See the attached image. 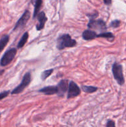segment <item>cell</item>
<instances>
[{"instance_id":"obj_1","label":"cell","mask_w":126,"mask_h":127,"mask_svg":"<svg viewBox=\"0 0 126 127\" xmlns=\"http://www.w3.org/2000/svg\"><path fill=\"white\" fill-rule=\"evenodd\" d=\"M77 45L76 40L72 39L70 35L65 33L61 35L57 40L56 47L58 50H63L65 48L74 47Z\"/></svg>"},{"instance_id":"obj_2","label":"cell","mask_w":126,"mask_h":127,"mask_svg":"<svg viewBox=\"0 0 126 127\" xmlns=\"http://www.w3.org/2000/svg\"><path fill=\"white\" fill-rule=\"evenodd\" d=\"M112 71L115 80L119 85H123L124 84L125 80L124 78L122 65L117 63H114L112 64Z\"/></svg>"},{"instance_id":"obj_3","label":"cell","mask_w":126,"mask_h":127,"mask_svg":"<svg viewBox=\"0 0 126 127\" xmlns=\"http://www.w3.org/2000/svg\"><path fill=\"white\" fill-rule=\"evenodd\" d=\"M31 82V74L28 72L26 73L23 76L21 84L16 87L12 91V94H17L22 93L27 86L30 84Z\"/></svg>"},{"instance_id":"obj_4","label":"cell","mask_w":126,"mask_h":127,"mask_svg":"<svg viewBox=\"0 0 126 127\" xmlns=\"http://www.w3.org/2000/svg\"><path fill=\"white\" fill-rule=\"evenodd\" d=\"M17 53V49L15 48H11L5 52L4 55L1 58L0 61V64L2 66H6L8 65L14 60Z\"/></svg>"},{"instance_id":"obj_5","label":"cell","mask_w":126,"mask_h":127,"mask_svg":"<svg viewBox=\"0 0 126 127\" xmlns=\"http://www.w3.org/2000/svg\"><path fill=\"white\" fill-rule=\"evenodd\" d=\"M87 26L89 28L95 29L99 31H105L107 29L106 24L103 20L95 19V18L90 19Z\"/></svg>"},{"instance_id":"obj_6","label":"cell","mask_w":126,"mask_h":127,"mask_svg":"<svg viewBox=\"0 0 126 127\" xmlns=\"http://www.w3.org/2000/svg\"><path fill=\"white\" fill-rule=\"evenodd\" d=\"M30 17V12L28 10H25L22 16H21V18L17 21V23L15 25L14 27L13 31H16L19 29H22L27 24V21L29 20Z\"/></svg>"},{"instance_id":"obj_7","label":"cell","mask_w":126,"mask_h":127,"mask_svg":"<svg viewBox=\"0 0 126 127\" xmlns=\"http://www.w3.org/2000/svg\"><path fill=\"white\" fill-rule=\"evenodd\" d=\"M81 91L77 84L74 81H70L69 83V89H68L67 99L75 97L80 94Z\"/></svg>"},{"instance_id":"obj_8","label":"cell","mask_w":126,"mask_h":127,"mask_svg":"<svg viewBox=\"0 0 126 127\" xmlns=\"http://www.w3.org/2000/svg\"><path fill=\"white\" fill-rule=\"evenodd\" d=\"M56 88L57 94L59 96L63 97L68 89V81L63 79L58 83V85L56 86Z\"/></svg>"},{"instance_id":"obj_9","label":"cell","mask_w":126,"mask_h":127,"mask_svg":"<svg viewBox=\"0 0 126 127\" xmlns=\"http://www.w3.org/2000/svg\"><path fill=\"white\" fill-rule=\"evenodd\" d=\"M37 16H38V23L36 26V28H37V31H41V30L44 28V25H45V23L47 20H48V19L46 16L45 13L43 11L38 14Z\"/></svg>"},{"instance_id":"obj_10","label":"cell","mask_w":126,"mask_h":127,"mask_svg":"<svg viewBox=\"0 0 126 127\" xmlns=\"http://www.w3.org/2000/svg\"><path fill=\"white\" fill-rule=\"evenodd\" d=\"M38 91L46 95H53L57 94L56 86H49L44 87L42 89H40Z\"/></svg>"},{"instance_id":"obj_11","label":"cell","mask_w":126,"mask_h":127,"mask_svg":"<svg viewBox=\"0 0 126 127\" xmlns=\"http://www.w3.org/2000/svg\"><path fill=\"white\" fill-rule=\"evenodd\" d=\"M82 37L85 40H90L95 39L96 37H97V34L95 31L87 29L85 30L82 33Z\"/></svg>"},{"instance_id":"obj_12","label":"cell","mask_w":126,"mask_h":127,"mask_svg":"<svg viewBox=\"0 0 126 127\" xmlns=\"http://www.w3.org/2000/svg\"><path fill=\"white\" fill-rule=\"evenodd\" d=\"M9 40V36L8 35H6L1 37L0 39V53L3 50L4 47L8 43Z\"/></svg>"},{"instance_id":"obj_13","label":"cell","mask_w":126,"mask_h":127,"mask_svg":"<svg viewBox=\"0 0 126 127\" xmlns=\"http://www.w3.org/2000/svg\"><path fill=\"white\" fill-rule=\"evenodd\" d=\"M28 38V33L27 32H25L23 33V35L21 37V40L19 42L18 44H17V47L18 48H21L22 47H23L25 45L26 42H27V40Z\"/></svg>"},{"instance_id":"obj_14","label":"cell","mask_w":126,"mask_h":127,"mask_svg":"<svg viewBox=\"0 0 126 127\" xmlns=\"http://www.w3.org/2000/svg\"><path fill=\"white\" fill-rule=\"evenodd\" d=\"M42 2H43L42 0H36L35 4L34 11H33V18H35L37 15H38V12H39L41 6L42 5Z\"/></svg>"},{"instance_id":"obj_15","label":"cell","mask_w":126,"mask_h":127,"mask_svg":"<svg viewBox=\"0 0 126 127\" xmlns=\"http://www.w3.org/2000/svg\"><path fill=\"white\" fill-rule=\"evenodd\" d=\"M82 89L83 91L86 93H93L98 90L97 87L90 86H82Z\"/></svg>"},{"instance_id":"obj_16","label":"cell","mask_w":126,"mask_h":127,"mask_svg":"<svg viewBox=\"0 0 126 127\" xmlns=\"http://www.w3.org/2000/svg\"><path fill=\"white\" fill-rule=\"evenodd\" d=\"M97 37L106 38L107 39H111L112 40L114 38V36L111 32H103V33H100V34L97 35Z\"/></svg>"},{"instance_id":"obj_17","label":"cell","mask_w":126,"mask_h":127,"mask_svg":"<svg viewBox=\"0 0 126 127\" xmlns=\"http://www.w3.org/2000/svg\"><path fill=\"white\" fill-rule=\"evenodd\" d=\"M53 72V69H47V70L44 71L41 74V79L42 80L44 81L52 74V73Z\"/></svg>"},{"instance_id":"obj_18","label":"cell","mask_w":126,"mask_h":127,"mask_svg":"<svg viewBox=\"0 0 126 127\" xmlns=\"http://www.w3.org/2000/svg\"><path fill=\"white\" fill-rule=\"evenodd\" d=\"M120 24H121V22L119 20H114V21H112L110 24V26L113 28H117V27H119Z\"/></svg>"},{"instance_id":"obj_19","label":"cell","mask_w":126,"mask_h":127,"mask_svg":"<svg viewBox=\"0 0 126 127\" xmlns=\"http://www.w3.org/2000/svg\"><path fill=\"white\" fill-rule=\"evenodd\" d=\"M9 91H4L2 93H0V100H2V99L5 98L6 97H7L8 94H9Z\"/></svg>"},{"instance_id":"obj_20","label":"cell","mask_w":126,"mask_h":127,"mask_svg":"<svg viewBox=\"0 0 126 127\" xmlns=\"http://www.w3.org/2000/svg\"><path fill=\"white\" fill-rule=\"evenodd\" d=\"M115 126H116L115 123L113 121H112V120H109V121L107 122V124H106V127H115Z\"/></svg>"},{"instance_id":"obj_21","label":"cell","mask_w":126,"mask_h":127,"mask_svg":"<svg viewBox=\"0 0 126 127\" xmlns=\"http://www.w3.org/2000/svg\"><path fill=\"white\" fill-rule=\"evenodd\" d=\"M104 3L106 5H110L112 2V0H103Z\"/></svg>"},{"instance_id":"obj_22","label":"cell","mask_w":126,"mask_h":127,"mask_svg":"<svg viewBox=\"0 0 126 127\" xmlns=\"http://www.w3.org/2000/svg\"><path fill=\"white\" fill-rule=\"evenodd\" d=\"M0 116H1V114H0Z\"/></svg>"}]
</instances>
